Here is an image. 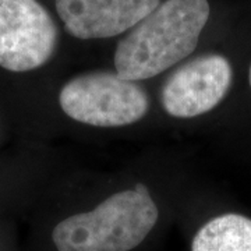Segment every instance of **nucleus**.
I'll return each mask as SVG.
<instances>
[{
	"mask_svg": "<svg viewBox=\"0 0 251 251\" xmlns=\"http://www.w3.org/2000/svg\"><path fill=\"white\" fill-rule=\"evenodd\" d=\"M57 27L36 0H0V67L25 73L54 53Z\"/></svg>",
	"mask_w": 251,
	"mask_h": 251,
	"instance_id": "nucleus-4",
	"label": "nucleus"
},
{
	"mask_svg": "<svg viewBox=\"0 0 251 251\" xmlns=\"http://www.w3.org/2000/svg\"><path fill=\"white\" fill-rule=\"evenodd\" d=\"M59 102L73 120L95 127H122L141 120L150 108L147 92L117 73L92 72L64 84Z\"/></svg>",
	"mask_w": 251,
	"mask_h": 251,
	"instance_id": "nucleus-3",
	"label": "nucleus"
},
{
	"mask_svg": "<svg viewBox=\"0 0 251 251\" xmlns=\"http://www.w3.org/2000/svg\"><path fill=\"white\" fill-rule=\"evenodd\" d=\"M159 0H56L67 32L78 39H105L134 28Z\"/></svg>",
	"mask_w": 251,
	"mask_h": 251,
	"instance_id": "nucleus-6",
	"label": "nucleus"
},
{
	"mask_svg": "<svg viewBox=\"0 0 251 251\" xmlns=\"http://www.w3.org/2000/svg\"><path fill=\"white\" fill-rule=\"evenodd\" d=\"M249 81H250V87H251V66H250V72H249Z\"/></svg>",
	"mask_w": 251,
	"mask_h": 251,
	"instance_id": "nucleus-8",
	"label": "nucleus"
},
{
	"mask_svg": "<svg viewBox=\"0 0 251 251\" xmlns=\"http://www.w3.org/2000/svg\"><path fill=\"white\" fill-rule=\"evenodd\" d=\"M230 63L221 54H204L172 74L163 85L161 102L168 115L179 119L204 115L225 98L232 85Z\"/></svg>",
	"mask_w": 251,
	"mask_h": 251,
	"instance_id": "nucleus-5",
	"label": "nucleus"
},
{
	"mask_svg": "<svg viewBox=\"0 0 251 251\" xmlns=\"http://www.w3.org/2000/svg\"><path fill=\"white\" fill-rule=\"evenodd\" d=\"M208 0H166L119 42L115 69L125 80H148L194 52L209 18Z\"/></svg>",
	"mask_w": 251,
	"mask_h": 251,
	"instance_id": "nucleus-1",
	"label": "nucleus"
},
{
	"mask_svg": "<svg viewBox=\"0 0 251 251\" xmlns=\"http://www.w3.org/2000/svg\"><path fill=\"white\" fill-rule=\"evenodd\" d=\"M191 251H251V219L239 214L216 216L194 236Z\"/></svg>",
	"mask_w": 251,
	"mask_h": 251,
	"instance_id": "nucleus-7",
	"label": "nucleus"
},
{
	"mask_svg": "<svg viewBox=\"0 0 251 251\" xmlns=\"http://www.w3.org/2000/svg\"><path fill=\"white\" fill-rule=\"evenodd\" d=\"M158 214L148 188L138 183L108 197L92 211L62 221L52 239L57 251H130L152 230Z\"/></svg>",
	"mask_w": 251,
	"mask_h": 251,
	"instance_id": "nucleus-2",
	"label": "nucleus"
}]
</instances>
